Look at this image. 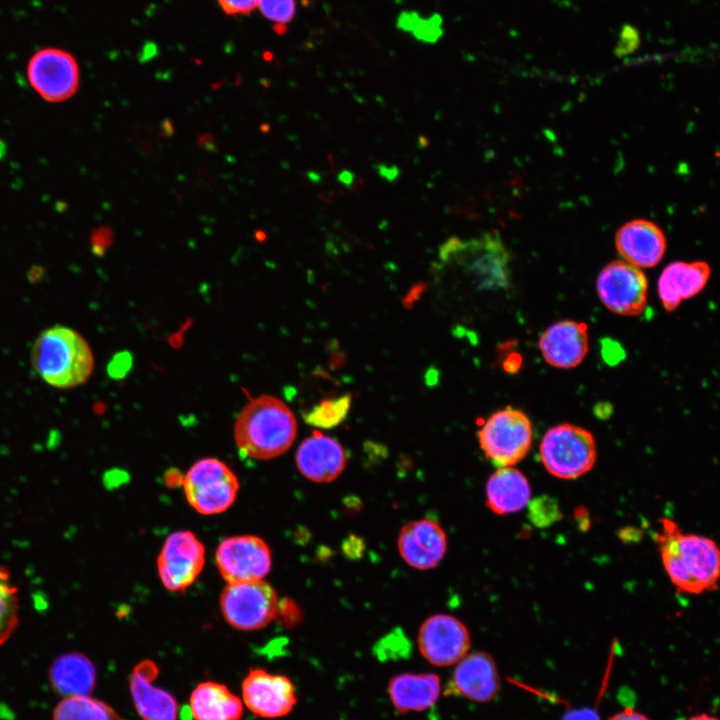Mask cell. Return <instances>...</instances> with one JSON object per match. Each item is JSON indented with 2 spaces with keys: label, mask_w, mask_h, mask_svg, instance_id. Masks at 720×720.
Masks as SVG:
<instances>
[{
  "label": "cell",
  "mask_w": 720,
  "mask_h": 720,
  "mask_svg": "<svg viewBox=\"0 0 720 720\" xmlns=\"http://www.w3.org/2000/svg\"><path fill=\"white\" fill-rule=\"evenodd\" d=\"M91 241L96 250H103L111 241V231L106 227H100L92 234Z\"/></svg>",
  "instance_id": "cell-35"
},
{
  "label": "cell",
  "mask_w": 720,
  "mask_h": 720,
  "mask_svg": "<svg viewBox=\"0 0 720 720\" xmlns=\"http://www.w3.org/2000/svg\"><path fill=\"white\" fill-rule=\"evenodd\" d=\"M278 606L276 591L263 579L228 584L220 596L224 619L241 631L266 627L277 617Z\"/></svg>",
  "instance_id": "cell-8"
},
{
  "label": "cell",
  "mask_w": 720,
  "mask_h": 720,
  "mask_svg": "<svg viewBox=\"0 0 720 720\" xmlns=\"http://www.w3.org/2000/svg\"><path fill=\"white\" fill-rule=\"evenodd\" d=\"M437 266L456 272L478 291L504 289L510 284V254L496 233L449 238L439 248Z\"/></svg>",
  "instance_id": "cell-4"
},
{
  "label": "cell",
  "mask_w": 720,
  "mask_h": 720,
  "mask_svg": "<svg viewBox=\"0 0 720 720\" xmlns=\"http://www.w3.org/2000/svg\"><path fill=\"white\" fill-rule=\"evenodd\" d=\"M351 406V396L341 395L335 398L322 400L303 413L305 422L309 425L328 429L340 424L347 416Z\"/></svg>",
  "instance_id": "cell-28"
},
{
  "label": "cell",
  "mask_w": 720,
  "mask_h": 720,
  "mask_svg": "<svg viewBox=\"0 0 720 720\" xmlns=\"http://www.w3.org/2000/svg\"><path fill=\"white\" fill-rule=\"evenodd\" d=\"M27 76L34 90L49 102H62L75 94L80 70L68 51L46 47L36 51L27 66Z\"/></svg>",
  "instance_id": "cell-9"
},
{
  "label": "cell",
  "mask_w": 720,
  "mask_h": 720,
  "mask_svg": "<svg viewBox=\"0 0 720 720\" xmlns=\"http://www.w3.org/2000/svg\"><path fill=\"white\" fill-rule=\"evenodd\" d=\"M38 376L57 389H72L91 377L95 359L88 341L71 327L56 324L36 337L30 351Z\"/></svg>",
  "instance_id": "cell-2"
},
{
  "label": "cell",
  "mask_w": 720,
  "mask_h": 720,
  "mask_svg": "<svg viewBox=\"0 0 720 720\" xmlns=\"http://www.w3.org/2000/svg\"><path fill=\"white\" fill-rule=\"evenodd\" d=\"M216 565L228 583L262 580L271 569V551L266 542L253 535L227 537L215 553Z\"/></svg>",
  "instance_id": "cell-11"
},
{
  "label": "cell",
  "mask_w": 720,
  "mask_h": 720,
  "mask_svg": "<svg viewBox=\"0 0 720 720\" xmlns=\"http://www.w3.org/2000/svg\"><path fill=\"white\" fill-rule=\"evenodd\" d=\"M160 673L150 659L138 662L129 675V690L141 720H177L178 705L174 696L155 684Z\"/></svg>",
  "instance_id": "cell-17"
},
{
  "label": "cell",
  "mask_w": 720,
  "mask_h": 720,
  "mask_svg": "<svg viewBox=\"0 0 720 720\" xmlns=\"http://www.w3.org/2000/svg\"><path fill=\"white\" fill-rule=\"evenodd\" d=\"M486 504L498 515H508L522 510L530 500L531 487L528 479L518 469L501 467L486 484Z\"/></svg>",
  "instance_id": "cell-23"
},
{
  "label": "cell",
  "mask_w": 720,
  "mask_h": 720,
  "mask_svg": "<svg viewBox=\"0 0 720 720\" xmlns=\"http://www.w3.org/2000/svg\"><path fill=\"white\" fill-rule=\"evenodd\" d=\"M49 677L53 687L62 695H87L95 686L96 669L85 655L71 652L55 659Z\"/></svg>",
  "instance_id": "cell-25"
},
{
  "label": "cell",
  "mask_w": 720,
  "mask_h": 720,
  "mask_svg": "<svg viewBox=\"0 0 720 720\" xmlns=\"http://www.w3.org/2000/svg\"><path fill=\"white\" fill-rule=\"evenodd\" d=\"M188 503L198 513L219 514L235 501L239 481L235 473L216 458H203L195 462L182 479Z\"/></svg>",
  "instance_id": "cell-7"
},
{
  "label": "cell",
  "mask_w": 720,
  "mask_h": 720,
  "mask_svg": "<svg viewBox=\"0 0 720 720\" xmlns=\"http://www.w3.org/2000/svg\"><path fill=\"white\" fill-rule=\"evenodd\" d=\"M562 720H600L598 713L590 708L575 709L567 712Z\"/></svg>",
  "instance_id": "cell-34"
},
{
  "label": "cell",
  "mask_w": 720,
  "mask_h": 720,
  "mask_svg": "<svg viewBox=\"0 0 720 720\" xmlns=\"http://www.w3.org/2000/svg\"><path fill=\"white\" fill-rule=\"evenodd\" d=\"M242 702L257 717L273 719L288 715L298 696L291 679L264 668H250L241 684Z\"/></svg>",
  "instance_id": "cell-13"
},
{
  "label": "cell",
  "mask_w": 720,
  "mask_h": 720,
  "mask_svg": "<svg viewBox=\"0 0 720 720\" xmlns=\"http://www.w3.org/2000/svg\"><path fill=\"white\" fill-rule=\"evenodd\" d=\"M596 287L602 303L616 314L637 316L646 307L647 278L638 267L625 261L607 264L598 275Z\"/></svg>",
  "instance_id": "cell-10"
},
{
  "label": "cell",
  "mask_w": 720,
  "mask_h": 720,
  "mask_svg": "<svg viewBox=\"0 0 720 720\" xmlns=\"http://www.w3.org/2000/svg\"><path fill=\"white\" fill-rule=\"evenodd\" d=\"M417 644L429 663L446 667L458 663L468 653L471 638L467 627L458 618L435 614L420 626Z\"/></svg>",
  "instance_id": "cell-14"
},
{
  "label": "cell",
  "mask_w": 720,
  "mask_h": 720,
  "mask_svg": "<svg viewBox=\"0 0 720 720\" xmlns=\"http://www.w3.org/2000/svg\"><path fill=\"white\" fill-rule=\"evenodd\" d=\"M261 14L272 24L278 33H283L296 13V0H259Z\"/></svg>",
  "instance_id": "cell-29"
},
{
  "label": "cell",
  "mask_w": 720,
  "mask_h": 720,
  "mask_svg": "<svg viewBox=\"0 0 720 720\" xmlns=\"http://www.w3.org/2000/svg\"><path fill=\"white\" fill-rule=\"evenodd\" d=\"M205 563V548L191 531H177L165 540L157 560L160 580L166 589L183 591L192 585Z\"/></svg>",
  "instance_id": "cell-12"
},
{
  "label": "cell",
  "mask_w": 720,
  "mask_h": 720,
  "mask_svg": "<svg viewBox=\"0 0 720 720\" xmlns=\"http://www.w3.org/2000/svg\"><path fill=\"white\" fill-rule=\"evenodd\" d=\"M53 720H121L107 703L87 695L67 696L56 706Z\"/></svg>",
  "instance_id": "cell-26"
},
{
  "label": "cell",
  "mask_w": 720,
  "mask_h": 720,
  "mask_svg": "<svg viewBox=\"0 0 720 720\" xmlns=\"http://www.w3.org/2000/svg\"><path fill=\"white\" fill-rule=\"evenodd\" d=\"M347 454L334 438L315 433L298 447L296 465L307 479L317 483L335 480L344 470Z\"/></svg>",
  "instance_id": "cell-19"
},
{
  "label": "cell",
  "mask_w": 720,
  "mask_h": 720,
  "mask_svg": "<svg viewBox=\"0 0 720 720\" xmlns=\"http://www.w3.org/2000/svg\"><path fill=\"white\" fill-rule=\"evenodd\" d=\"M500 690V677L491 655L477 651L466 654L455 667L444 694L475 702H489Z\"/></svg>",
  "instance_id": "cell-15"
},
{
  "label": "cell",
  "mask_w": 720,
  "mask_h": 720,
  "mask_svg": "<svg viewBox=\"0 0 720 720\" xmlns=\"http://www.w3.org/2000/svg\"><path fill=\"white\" fill-rule=\"evenodd\" d=\"M264 232H265V231H256L255 237L258 238V239H260V240H263V239L265 238V233H264Z\"/></svg>",
  "instance_id": "cell-43"
},
{
  "label": "cell",
  "mask_w": 720,
  "mask_h": 720,
  "mask_svg": "<svg viewBox=\"0 0 720 720\" xmlns=\"http://www.w3.org/2000/svg\"><path fill=\"white\" fill-rule=\"evenodd\" d=\"M539 348L549 365L562 369L574 368L588 353L587 326L572 320L558 321L541 335Z\"/></svg>",
  "instance_id": "cell-18"
},
{
  "label": "cell",
  "mask_w": 720,
  "mask_h": 720,
  "mask_svg": "<svg viewBox=\"0 0 720 720\" xmlns=\"http://www.w3.org/2000/svg\"><path fill=\"white\" fill-rule=\"evenodd\" d=\"M297 434L291 409L278 398L260 395L239 413L234 439L239 451L250 458L269 460L285 453Z\"/></svg>",
  "instance_id": "cell-3"
},
{
  "label": "cell",
  "mask_w": 720,
  "mask_h": 720,
  "mask_svg": "<svg viewBox=\"0 0 720 720\" xmlns=\"http://www.w3.org/2000/svg\"><path fill=\"white\" fill-rule=\"evenodd\" d=\"M18 622V591L9 571L0 564V646L11 637Z\"/></svg>",
  "instance_id": "cell-27"
},
{
  "label": "cell",
  "mask_w": 720,
  "mask_h": 720,
  "mask_svg": "<svg viewBox=\"0 0 720 720\" xmlns=\"http://www.w3.org/2000/svg\"><path fill=\"white\" fill-rule=\"evenodd\" d=\"M259 0H217L220 9L228 16L250 14L258 7Z\"/></svg>",
  "instance_id": "cell-32"
},
{
  "label": "cell",
  "mask_w": 720,
  "mask_h": 720,
  "mask_svg": "<svg viewBox=\"0 0 720 720\" xmlns=\"http://www.w3.org/2000/svg\"><path fill=\"white\" fill-rule=\"evenodd\" d=\"M338 179H339V181H340L341 183H343V184H345V185H349V184H351V183L353 182V175H352V173H351L350 171L343 170V171L339 174Z\"/></svg>",
  "instance_id": "cell-40"
},
{
  "label": "cell",
  "mask_w": 720,
  "mask_h": 720,
  "mask_svg": "<svg viewBox=\"0 0 720 720\" xmlns=\"http://www.w3.org/2000/svg\"><path fill=\"white\" fill-rule=\"evenodd\" d=\"M378 173L386 180L394 181L399 175V169L396 166H388L386 164L378 165Z\"/></svg>",
  "instance_id": "cell-37"
},
{
  "label": "cell",
  "mask_w": 720,
  "mask_h": 720,
  "mask_svg": "<svg viewBox=\"0 0 720 720\" xmlns=\"http://www.w3.org/2000/svg\"><path fill=\"white\" fill-rule=\"evenodd\" d=\"M609 720H649L644 714L632 709H626L614 714Z\"/></svg>",
  "instance_id": "cell-36"
},
{
  "label": "cell",
  "mask_w": 720,
  "mask_h": 720,
  "mask_svg": "<svg viewBox=\"0 0 720 720\" xmlns=\"http://www.w3.org/2000/svg\"><path fill=\"white\" fill-rule=\"evenodd\" d=\"M132 355L128 351L116 353L107 366L108 375L113 379L124 378L131 370Z\"/></svg>",
  "instance_id": "cell-31"
},
{
  "label": "cell",
  "mask_w": 720,
  "mask_h": 720,
  "mask_svg": "<svg viewBox=\"0 0 720 720\" xmlns=\"http://www.w3.org/2000/svg\"><path fill=\"white\" fill-rule=\"evenodd\" d=\"M615 244L625 262L642 268L657 265L664 256L666 239L663 231L646 219H635L621 226Z\"/></svg>",
  "instance_id": "cell-20"
},
{
  "label": "cell",
  "mask_w": 720,
  "mask_h": 720,
  "mask_svg": "<svg viewBox=\"0 0 720 720\" xmlns=\"http://www.w3.org/2000/svg\"><path fill=\"white\" fill-rule=\"evenodd\" d=\"M656 540L665 571L681 592L699 594L717 589L720 551L709 537L684 533L671 519L660 520Z\"/></svg>",
  "instance_id": "cell-1"
},
{
  "label": "cell",
  "mask_w": 720,
  "mask_h": 720,
  "mask_svg": "<svg viewBox=\"0 0 720 720\" xmlns=\"http://www.w3.org/2000/svg\"><path fill=\"white\" fill-rule=\"evenodd\" d=\"M189 705L194 720H241L244 715L242 699L213 681L199 683L191 692Z\"/></svg>",
  "instance_id": "cell-24"
},
{
  "label": "cell",
  "mask_w": 720,
  "mask_h": 720,
  "mask_svg": "<svg viewBox=\"0 0 720 720\" xmlns=\"http://www.w3.org/2000/svg\"><path fill=\"white\" fill-rule=\"evenodd\" d=\"M539 451L545 469L556 478L565 480L588 473L597 458L596 443L591 432L566 423L547 430Z\"/></svg>",
  "instance_id": "cell-5"
},
{
  "label": "cell",
  "mask_w": 720,
  "mask_h": 720,
  "mask_svg": "<svg viewBox=\"0 0 720 720\" xmlns=\"http://www.w3.org/2000/svg\"><path fill=\"white\" fill-rule=\"evenodd\" d=\"M477 436L480 448L489 461L498 468L510 467L529 452L533 428L524 412L508 407L491 414Z\"/></svg>",
  "instance_id": "cell-6"
},
{
  "label": "cell",
  "mask_w": 720,
  "mask_h": 720,
  "mask_svg": "<svg viewBox=\"0 0 720 720\" xmlns=\"http://www.w3.org/2000/svg\"><path fill=\"white\" fill-rule=\"evenodd\" d=\"M688 720H718V719L713 716L707 715V714H699V715H695V716L689 718Z\"/></svg>",
  "instance_id": "cell-41"
},
{
  "label": "cell",
  "mask_w": 720,
  "mask_h": 720,
  "mask_svg": "<svg viewBox=\"0 0 720 720\" xmlns=\"http://www.w3.org/2000/svg\"><path fill=\"white\" fill-rule=\"evenodd\" d=\"M710 273V267L704 261L668 264L658 280V294L665 310L674 311L683 300L702 291Z\"/></svg>",
  "instance_id": "cell-21"
},
{
  "label": "cell",
  "mask_w": 720,
  "mask_h": 720,
  "mask_svg": "<svg viewBox=\"0 0 720 720\" xmlns=\"http://www.w3.org/2000/svg\"><path fill=\"white\" fill-rule=\"evenodd\" d=\"M7 153V146L0 138V159H2Z\"/></svg>",
  "instance_id": "cell-42"
},
{
  "label": "cell",
  "mask_w": 720,
  "mask_h": 720,
  "mask_svg": "<svg viewBox=\"0 0 720 720\" xmlns=\"http://www.w3.org/2000/svg\"><path fill=\"white\" fill-rule=\"evenodd\" d=\"M160 126L165 137H171L174 134V127L169 119H164Z\"/></svg>",
  "instance_id": "cell-39"
},
{
  "label": "cell",
  "mask_w": 720,
  "mask_h": 720,
  "mask_svg": "<svg viewBox=\"0 0 720 720\" xmlns=\"http://www.w3.org/2000/svg\"><path fill=\"white\" fill-rule=\"evenodd\" d=\"M531 521L538 526H547L559 519L558 504L547 496L534 499L529 506Z\"/></svg>",
  "instance_id": "cell-30"
},
{
  "label": "cell",
  "mask_w": 720,
  "mask_h": 720,
  "mask_svg": "<svg viewBox=\"0 0 720 720\" xmlns=\"http://www.w3.org/2000/svg\"><path fill=\"white\" fill-rule=\"evenodd\" d=\"M199 144L208 151H215L216 146L211 135H202L199 138Z\"/></svg>",
  "instance_id": "cell-38"
},
{
  "label": "cell",
  "mask_w": 720,
  "mask_h": 720,
  "mask_svg": "<svg viewBox=\"0 0 720 720\" xmlns=\"http://www.w3.org/2000/svg\"><path fill=\"white\" fill-rule=\"evenodd\" d=\"M441 693V679L434 673H401L391 678L388 694L400 714L423 712L432 707Z\"/></svg>",
  "instance_id": "cell-22"
},
{
  "label": "cell",
  "mask_w": 720,
  "mask_h": 720,
  "mask_svg": "<svg viewBox=\"0 0 720 720\" xmlns=\"http://www.w3.org/2000/svg\"><path fill=\"white\" fill-rule=\"evenodd\" d=\"M284 620V623L290 627L297 624L301 619V612L296 604L292 601H281L278 606V614Z\"/></svg>",
  "instance_id": "cell-33"
},
{
  "label": "cell",
  "mask_w": 720,
  "mask_h": 720,
  "mask_svg": "<svg viewBox=\"0 0 720 720\" xmlns=\"http://www.w3.org/2000/svg\"><path fill=\"white\" fill-rule=\"evenodd\" d=\"M397 546L401 558L409 566L428 570L436 567L446 554L447 536L434 520H413L401 528Z\"/></svg>",
  "instance_id": "cell-16"
}]
</instances>
